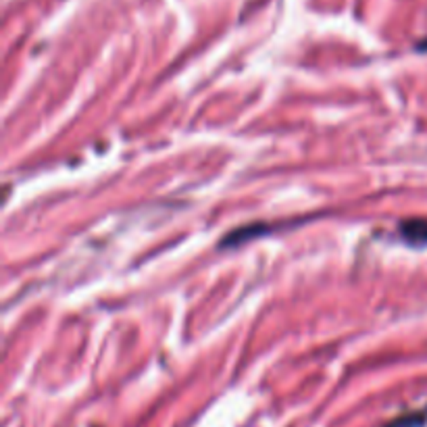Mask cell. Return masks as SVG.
Returning a JSON list of instances; mask_svg holds the SVG:
<instances>
[{"mask_svg": "<svg viewBox=\"0 0 427 427\" xmlns=\"http://www.w3.org/2000/svg\"><path fill=\"white\" fill-rule=\"evenodd\" d=\"M404 236L410 240V242H425L427 240V224L425 221H413V224H406L402 228Z\"/></svg>", "mask_w": 427, "mask_h": 427, "instance_id": "1", "label": "cell"}]
</instances>
